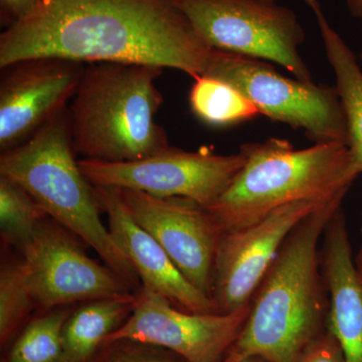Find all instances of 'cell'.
<instances>
[{
	"label": "cell",
	"instance_id": "1",
	"mask_svg": "<svg viewBox=\"0 0 362 362\" xmlns=\"http://www.w3.org/2000/svg\"><path fill=\"white\" fill-rule=\"evenodd\" d=\"M214 49L175 0H44L0 35V68L33 58L141 64L197 78Z\"/></svg>",
	"mask_w": 362,
	"mask_h": 362
},
{
	"label": "cell",
	"instance_id": "2",
	"mask_svg": "<svg viewBox=\"0 0 362 362\" xmlns=\"http://www.w3.org/2000/svg\"><path fill=\"white\" fill-rule=\"evenodd\" d=\"M342 202H325L290 233L252 295L244 327L221 362L251 356L269 362H298L326 329L328 295L319 245Z\"/></svg>",
	"mask_w": 362,
	"mask_h": 362
},
{
	"label": "cell",
	"instance_id": "3",
	"mask_svg": "<svg viewBox=\"0 0 362 362\" xmlns=\"http://www.w3.org/2000/svg\"><path fill=\"white\" fill-rule=\"evenodd\" d=\"M162 71L141 64H87L69 108L76 153L90 160L131 162L168 149V133L156 122L163 103L156 85Z\"/></svg>",
	"mask_w": 362,
	"mask_h": 362
},
{
	"label": "cell",
	"instance_id": "4",
	"mask_svg": "<svg viewBox=\"0 0 362 362\" xmlns=\"http://www.w3.org/2000/svg\"><path fill=\"white\" fill-rule=\"evenodd\" d=\"M240 153L242 168L206 207L223 232L254 225L291 202L344 199L358 176L343 143L295 149L288 140L269 138L245 143Z\"/></svg>",
	"mask_w": 362,
	"mask_h": 362
},
{
	"label": "cell",
	"instance_id": "5",
	"mask_svg": "<svg viewBox=\"0 0 362 362\" xmlns=\"http://www.w3.org/2000/svg\"><path fill=\"white\" fill-rule=\"evenodd\" d=\"M76 156L66 107L25 143L1 152L0 175L25 188L49 218L93 247L135 291L141 282L102 223L96 190Z\"/></svg>",
	"mask_w": 362,
	"mask_h": 362
},
{
	"label": "cell",
	"instance_id": "6",
	"mask_svg": "<svg viewBox=\"0 0 362 362\" xmlns=\"http://www.w3.org/2000/svg\"><path fill=\"white\" fill-rule=\"evenodd\" d=\"M204 76L239 90L259 115L304 131L315 144L347 145V124L335 86L293 80L261 59L214 49Z\"/></svg>",
	"mask_w": 362,
	"mask_h": 362
},
{
	"label": "cell",
	"instance_id": "7",
	"mask_svg": "<svg viewBox=\"0 0 362 362\" xmlns=\"http://www.w3.org/2000/svg\"><path fill=\"white\" fill-rule=\"evenodd\" d=\"M211 49L282 66L313 82L300 56L305 32L291 9L265 0H175Z\"/></svg>",
	"mask_w": 362,
	"mask_h": 362
},
{
	"label": "cell",
	"instance_id": "8",
	"mask_svg": "<svg viewBox=\"0 0 362 362\" xmlns=\"http://www.w3.org/2000/svg\"><path fill=\"white\" fill-rule=\"evenodd\" d=\"M83 240L47 216L21 255L37 311L135 292L106 265L90 259Z\"/></svg>",
	"mask_w": 362,
	"mask_h": 362
},
{
	"label": "cell",
	"instance_id": "9",
	"mask_svg": "<svg viewBox=\"0 0 362 362\" xmlns=\"http://www.w3.org/2000/svg\"><path fill=\"white\" fill-rule=\"evenodd\" d=\"M244 164L242 154L168 149L131 162L81 159V170L94 187L137 190L152 197H183L207 207L230 185Z\"/></svg>",
	"mask_w": 362,
	"mask_h": 362
},
{
	"label": "cell",
	"instance_id": "10",
	"mask_svg": "<svg viewBox=\"0 0 362 362\" xmlns=\"http://www.w3.org/2000/svg\"><path fill=\"white\" fill-rule=\"evenodd\" d=\"M129 318L105 340L132 339L170 350L187 362H221L244 327L251 305L228 314L192 313L141 287ZM103 344V345H104Z\"/></svg>",
	"mask_w": 362,
	"mask_h": 362
},
{
	"label": "cell",
	"instance_id": "11",
	"mask_svg": "<svg viewBox=\"0 0 362 362\" xmlns=\"http://www.w3.org/2000/svg\"><path fill=\"white\" fill-rule=\"evenodd\" d=\"M325 202H291L254 225L223 232L214 259L211 285L216 313H230L251 302L288 235Z\"/></svg>",
	"mask_w": 362,
	"mask_h": 362
},
{
	"label": "cell",
	"instance_id": "12",
	"mask_svg": "<svg viewBox=\"0 0 362 362\" xmlns=\"http://www.w3.org/2000/svg\"><path fill=\"white\" fill-rule=\"evenodd\" d=\"M122 190L134 220L165 250L181 274L211 299L214 259L223 233L220 223L192 199Z\"/></svg>",
	"mask_w": 362,
	"mask_h": 362
},
{
	"label": "cell",
	"instance_id": "13",
	"mask_svg": "<svg viewBox=\"0 0 362 362\" xmlns=\"http://www.w3.org/2000/svg\"><path fill=\"white\" fill-rule=\"evenodd\" d=\"M85 64L59 58H33L1 69L0 149L23 144L66 108L75 96Z\"/></svg>",
	"mask_w": 362,
	"mask_h": 362
},
{
	"label": "cell",
	"instance_id": "14",
	"mask_svg": "<svg viewBox=\"0 0 362 362\" xmlns=\"http://www.w3.org/2000/svg\"><path fill=\"white\" fill-rule=\"evenodd\" d=\"M109 232L137 274L141 286L168 299L181 310L216 313L211 298L178 270L168 252L133 218L121 188L94 187Z\"/></svg>",
	"mask_w": 362,
	"mask_h": 362
},
{
	"label": "cell",
	"instance_id": "15",
	"mask_svg": "<svg viewBox=\"0 0 362 362\" xmlns=\"http://www.w3.org/2000/svg\"><path fill=\"white\" fill-rule=\"evenodd\" d=\"M320 266L328 295L326 328L339 343L345 362H362V279L341 209L324 230Z\"/></svg>",
	"mask_w": 362,
	"mask_h": 362
},
{
	"label": "cell",
	"instance_id": "16",
	"mask_svg": "<svg viewBox=\"0 0 362 362\" xmlns=\"http://www.w3.org/2000/svg\"><path fill=\"white\" fill-rule=\"evenodd\" d=\"M135 292L83 302L74 307L62 331L59 362H93L105 340L129 318Z\"/></svg>",
	"mask_w": 362,
	"mask_h": 362
},
{
	"label": "cell",
	"instance_id": "17",
	"mask_svg": "<svg viewBox=\"0 0 362 362\" xmlns=\"http://www.w3.org/2000/svg\"><path fill=\"white\" fill-rule=\"evenodd\" d=\"M326 56L337 78V89L347 124L352 165L362 173V71L354 52L330 25L323 11L315 13Z\"/></svg>",
	"mask_w": 362,
	"mask_h": 362
},
{
	"label": "cell",
	"instance_id": "18",
	"mask_svg": "<svg viewBox=\"0 0 362 362\" xmlns=\"http://www.w3.org/2000/svg\"><path fill=\"white\" fill-rule=\"evenodd\" d=\"M192 113L207 125H235L259 115L258 109L239 90L218 78H194L189 93Z\"/></svg>",
	"mask_w": 362,
	"mask_h": 362
},
{
	"label": "cell",
	"instance_id": "19",
	"mask_svg": "<svg viewBox=\"0 0 362 362\" xmlns=\"http://www.w3.org/2000/svg\"><path fill=\"white\" fill-rule=\"evenodd\" d=\"M47 214L16 181L0 175V233L6 249L23 254Z\"/></svg>",
	"mask_w": 362,
	"mask_h": 362
},
{
	"label": "cell",
	"instance_id": "20",
	"mask_svg": "<svg viewBox=\"0 0 362 362\" xmlns=\"http://www.w3.org/2000/svg\"><path fill=\"white\" fill-rule=\"evenodd\" d=\"M74 306L37 311L11 342L4 362H59L62 331Z\"/></svg>",
	"mask_w": 362,
	"mask_h": 362
},
{
	"label": "cell",
	"instance_id": "21",
	"mask_svg": "<svg viewBox=\"0 0 362 362\" xmlns=\"http://www.w3.org/2000/svg\"><path fill=\"white\" fill-rule=\"evenodd\" d=\"M37 305L26 285L23 259L2 257L0 267V343L1 347L13 341L32 319Z\"/></svg>",
	"mask_w": 362,
	"mask_h": 362
},
{
	"label": "cell",
	"instance_id": "22",
	"mask_svg": "<svg viewBox=\"0 0 362 362\" xmlns=\"http://www.w3.org/2000/svg\"><path fill=\"white\" fill-rule=\"evenodd\" d=\"M93 362L187 361L163 347L132 339H118L104 344Z\"/></svg>",
	"mask_w": 362,
	"mask_h": 362
},
{
	"label": "cell",
	"instance_id": "23",
	"mask_svg": "<svg viewBox=\"0 0 362 362\" xmlns=\"http://www.w3.org/2000/svg\"><path fill=\"white\" fill-rule=\"evenodd\" d=\"M298 362H345L337 338L326 328L306 347Z\"/></svg>",
	"mask_w": 362,
	"mask_h": 362
},
{
	"label": "cell",
	"instance_id": "24",
	"mask_svg": "<svg viewBox=\"0 0 362 362\" xmlns=\"http://www.w3.org/2000/svg\"><path fill=\"white\" fill-rule=\"evenodd\" d=\"M44 0H0L2 25L9 26L21 23L33 16Z\"/></svg>",
	"mask_w": 362,
	"mask_h": 362
},
{
	"label": "cell",
	"instance_id": "25",
	"mask_svg": "<svg viewBox=\"0 0 362 362\" xmlns=\"http://www.w3.org/2000/svg\"><path fill=\"white\" fill-rule=\"evenodd\" d=\"M347 8L354 18H362V0H346Z\"/></svg>",
	"mask_w": 362,
	"mask_h": 362
},
{
	"label": "cell",
	"instance_id": "26",
	"mask_svg": "<svg viewBox=\"0 0 362 362\" xmlns=\"http://www.w3.org/2000/svg\"><path fill=\"white\" fill-rule=\"evenodd\" d=\"M265 1L276 2V0H265ZM303 1L307 4V6L310 7L312 11H313L314 14L322 11V8H321L320 1H319V0H303Z\"/></svg>",
	"mask_w": 362,
	"mask_h": 362
},
{
	"label": "cell",
	"instance_id": "27",
	"mask_svg": "<svg viewBox=\"0 0 362 362\" xmlns=\"http://www.w3.org/2000/svg\"><path fill=\"white\" fill-rule=\"evenodd\" d=\"M356 265L357 268V271H358L359 276H361L362 279V247L361 251H359L358 255H357L356 259Z\"/></svg>",
	"mask_w": 362,
	"mask_h": 362
},
{
	"label": "cell",
	"instance_id": "28",
	"mask_svg": "<svg viewBox=\"0 0 362 362\" xmlns=\"http://www.w3.org/2000/svg\"><path fill=\"white\" fill-rule=\"evenodd\" d=\"M237 362H269L266 361V359L262 358V357L259 356H251L247 357V358L242 359V361Z\"/></svg>",
	"mask_w": 362,
	"mask_h": 362
},
{
	"label": "cell",
	"instance_id": "29",
	"mask_svg": "<svg viewBox=\"0 0 362 362\" xmlns=\"http://www.w3.org/2000/svg\"><path fill=\"white\" fill-rule=\"evenodd\" d=\"M361 63H362V52H361Z\"/></svg>",
	"mask_w": 362,
	"mask_h": 362
}]
</instances>
